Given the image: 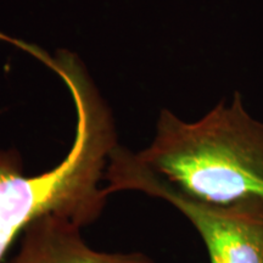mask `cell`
<instances>
[{"label":"cell","mask_w":263,"mask_h":263,"mask_svg":"<svg viewBox=\"0 0 263 263\" xmlns=\"http://www.w3.org/2000/svg\"><path fill=\"white\" fill-rule=\"evenodd\" d=\"M80 223L59 213H45L26 227L17 255L9 263H153L143 254H105L90 249Z\"/></svg>","instance_id":"277c9868"},{"label":"cell","mask_w":263,"mask_h":263,"mask_svg":"<svg viewBox=\"0 0 263 263\" xmlns=\"http://www.w3.org/2000/svg\"><path fill=\"white\" fill-rule=\"evenodd\" d=\"M195 227L211 263H263V202L227 207L167 200Z\"/></svg>","instance_id":"3957f363"},{"label":"cell","mask_w":263,"mask_h":263,"mask_svg":"<svg viewBox=\"0 0 263 263\" xmlns=\"http://www.w3.org/2000/svg\"><path fill=\"white\" fill-rule=\"evenodd\" d=\"M111 144L100 130L81 127L66 159L39 176L25 177L15 151L0 150V261L26 227L45 213L90 224L103 211Z\"/></svg>","instance_id":"7a4b0ae2"},{"label":"cell","mask_w":263,"mask_h":263,"mask_svg":"<svg viewBox=\"0 0 263 263\" xmlns=\"http://www.w3.org/2000/svg\"><path fill=\"white\" fill-rule=\"evenodd\" d=\"M105 179L108 195L137 190L215 207L263 202V123L246 112L239 93L194 123L163 110L147 149L134 155L114 147Z\"/></svg>","instance_id":"6da1fadb"}]
</instances>
